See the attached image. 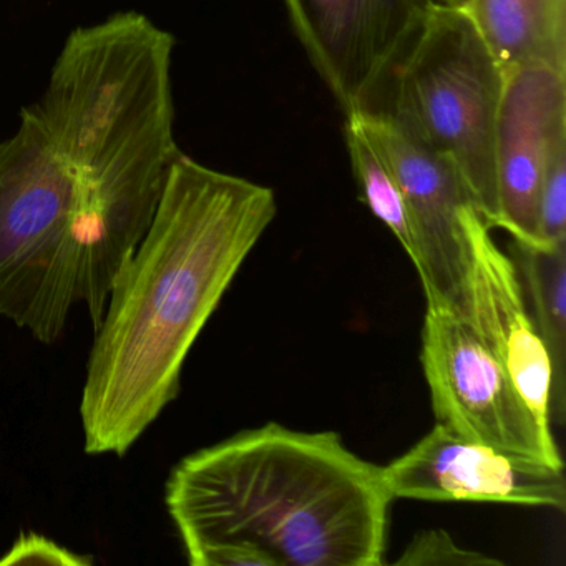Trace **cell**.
<instances>
[{
    "mask_svg": "<svg viewBox=\"0 0 566 566\" xmlns=\"http://www.w3.org/2000/svg\"><path fill=\"white\" fill-rule=\"evenodd\" d=\"M276 213L271 188L178 154L95 329L81 400L88 455H127L177 400L191 347Z\"/></svg>",
    "mask_w": 566,
    "mask_h": 566,
    "instance_id": "1",
    "label": "cell"
},
{
    "mask_svg": "<svg viewBox=\"0 0 566 566\" xmlns=\"http://www.w3.org/2000/svg\"><path fill=\"white\" fill-rule=\"evenodd\" d=\"M392 502L382 467L339 433L277 422L184 457L165 485L191 566L228 545L261 549L273 566H382Z\"/></svg>",
    "mask_w": 566,
    "mask_h": 566,
    "instance_id": "2",
    "label": "cell"
},
{
    "mask_svg": "<svg viewBox=\"0 0 566 566\" xmlns=\"http://www.w3.org/2000/svg\"><path fill=\"white\" fill-rule=\"evenodd\" d=\"M158 205L91 180L34 105L0 142V316L42 344L84 306L97 329Z\"/></svg>",
    "mask_w": 566,
    "mask_h": 566,
    "instance_id": "3",
    "label": "cell"
},
{
    "mask_svg": "<svg viewBox=\"0 0 566 566\" xmlns=\"http://www.w3.org/2000/svg\"><path fill=\"white\" fill-rule=\"evenodd\" d=\"M505 69L463 9L432 2L364 108L384 112L459 171L473 208L496 224L495 132Z\"/></svg>",
    "mask_w": 566,
    "mask_h": 566,
    "instance_id": "4",
    "label": "cell"
},
{
    "mask_svg": "<svg viewBox=\"0 0 566 566\" xmlns=\"http://www.w3.org/2000/svg\"><path fill=\"white\" fill-rule=\"evenodd\" d=\"M420 363L436 423L462 439L563 467L552 426L533 413L465 316L427 307Z\"/></svg>",
    "mask_w": 566,
    "mask_h": 566,
    "instance_id": "5",
    "label": "cell"
},
{
    "mask_svg": "<svg viewBox=\"0 0 566 566\" xmlns=\"http://www.w3.org/2000/svg\"><path fill=\"white\" fill-rule=\"evenodd\" d=\"M346 117L373 142L399 185L427 307L465 316L470 244L462 217L473 203L459 171L384 112L360 108Z\"/></svg>",
    "mask_w": 566,
    "mask_h": 566,
    "instance_id": "6",
    "label": "cell"
},
{
    "mask_svg": "<svg viewBox=\"0 0 566 566\" xmlns=\"http://www.w3.org/2000/svg\"><path fill=\"white\" fill-rule=\"evenodd\" d=\"M314 71L344 115L369 104L432 0H284Z\"/></svg>",
    "mask_w": 566,
    "mask_h": 566,
    "instance_id": "7",
    "label": "cell"
},
{
    "mask_svg": "<svg viewBox=\"0 0 566 566\" xmlns=\"http://www.w3.org/2000/svg\"><path fill=\"white\" fill-rule=\"evenodd\" d=\"M382 475L394 500L566 509L563 467L462 439L440 423Z\"/></svg>",
    "mask_w": 566,
    "mask_h": 566,
    "instance_id": "8",
    "label": "cell"
},
{
    "mask_svg": "<svg viewBox=\"0 0 566 566\" xmlns=\"http://www.w3.org/2000/svg\"><path fill=\"white\" fill-rule=\"evenodd\" d=\"M566 140V74L543 65L505 71L495 132L496 224L539 243V195L549 158Z\"/></svg>",
    "mask_w": 566,
    "mask_h": 566,
    "instance_id": "9",
    "label": "cell"
},
{
    "mask_svg": "<svg viewBox=\"0 0 566 566\" xmlns=\"http://www.w3.org/2000/svg\"><path fill=\"white\" fill-rule=\"evenodd\" d=\"M462 220L470 244L465 317L505 367L533 413L549 423L552 360L530 316L515 264L496 247L492 228L475 208H467Z\"/></svg>",
    "mask_w": 566,
    "mask_h": 566,
    "instance_id": "10",
    "label": "cell"
},
{
    "mask_svg": "<svg viewBox=\"0 0 566 566\" xmlns=\"http://www.w3.org/2000/svg\"><path fill=\"white\" fill-rule=\"evenodd\" d=\"M463 11L505 71L543 65L566 74V0H469Z\"/></svg>",
    "mask_w": 566,
    "mask_h": 566,
    "instance_id": "11",
    "label": "cell"
},
{
    "mask_svg": "<svg viewBox=\"0 0 566 566\" xmlns=\"http://www.w3.org/2000/svg\"><path fill=\"white\" fill-rule=\"evenodd\" d=\"M523 296L552 360L548 417L563 426L566 416V243L539 248L510 243Z\"/></svg>",
    "mask_w": 566,
    "mask_h": 566,
    "instance_id": "12",
    "label": "cell"
},
{
    "mask_svg": "<svg viewBox=\"0 0 566 566\" xmlns=\"http://www.w3.org/2000/svg\"><path fill=\"white\" fill-rule=\"evenodd\" d=\"M344 140H346L347 155H349L353 177L359 188L360 198L373 211L374 217L389 228L390 233L397 238L400 247L412 261V228H410L406 201L392 171L353 117H346Z\"/></svg>",
    "mask_w": 566,
    "mask_h": 566,
    "instance_id": "13",
    "label": "cell"
},
{
    "mask_svg": "<svg viewBox=\"0 0 566 566\" xmlns=\"http://www.w3.org/2000/svg\"><path fill=\"white\" fill-rule=\"evenodd\" d=\"M394 565L402 566H499L502 559L463 548L442 528L422 530L406 546Z\"/></svg>",
    "mask_w": 566,
    "mask_h": 566,
    "instance_id": "14",
    "label": "cell"
},
{
    "mask_svg": "<svg viewBox=\"0 0 566 566\" xmlns=\"http://www.w3.org/2000/svg\"><path fill=\"white\" fill-rule=\"evenodd\" d=\"M538 233L543 248L566 243V140L556 145L543 178Z\"/></svg>",
    "mask_w": 566,
    "mask_h": 566,
    "instance_id": "15",
    "label": "cell"
},
{
    "mask_svg": "<svg viewBox=\"0 0 566 566\" xmlns=\"http://www.w3.org/2000/svg\"><path fill=\"white\" fill-rule=\"evenodd\" d=\"M21 563H49V565H91L92 558L74 555L54 539L45 538L34 532L22 533L11 549L0 558V565H21Z\"/></svg>",
    "mask_w": 566,
    "mask_h": 566,
    "instance_id": "16",
    "label": "cell"
},
{
    "mask_svg": "<svg viewBox=\"0 0 566 566\" xmlns=\"http://www.w3.org/2000/svg\"><path fill=\"white\" fill-rule=\"evenodd\" d=\"M436 4L449 6V8L463 9L469 4V0H432Z\"/></svg>",
    "mask_w": 566,
    "mask_h": 566,
    "instance_id": "17",
    "label": "cell"
}]
</instances>
